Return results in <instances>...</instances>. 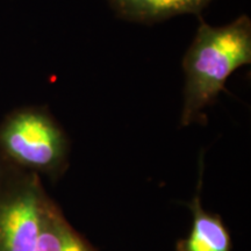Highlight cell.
<instances>
[{
	"label": "cell",
	"mask_w": 251,
	"mask_h": 251,
	"mask_svg": "<svg viewBox=\"0 0 251 251\" xmlns=\"http://www.w3.org/2000/svg\"><path fill=\"white\" fill-rule=\"evenodd\" d=\"M199 18L197 34L185 52L184 105L180 125L205 120L203 111L226 91V81L237 69L251 63V20L241 15L221 27Z\"/></svg>",
	"instance_id": "obj_1"
},
{
	"label": "cell",
	"mask_w": 251,
	"mask_h": 251,
	"mask_svg": "<svg viewBox=\"0 0 251 251\" xmlns=\"http://www.w3.org/2000/svg\"><path fill=\"white\" fill-rule=\"evenodd\" d=\"M69 152L67 133L45 106L17 108L0 122V153L18 170L57 178Z\"/></svg>",
	"instance_id": "obj_2"
},
{
	"label": "cell",
	"mask_w": 251,
	"mask_h": 251,
	"mask_svg": "<svg viewBox=\"0 0 251 251\" xmlns=\"http://www.w3.org/2000/svg\"><path fill=\"white\" fill-rule=\"evenodd\" d=\"M47 196L40 177L18 171L0 192V251H35Z\"/></svg>",
	"instance_id": "obj_3"
},
{
	"label": "cell",
	"mask_w": 251,
	"mask_h": 251,
	"mask_svg": "<svg viewBox=\"0 0 251 251\" xmlns=\"http://www.w3.org/2000/svg\"><path fill=\"white\" fill-rule=\"evenodd\" d=\"M198 193L188 203L192 213V229L187 237L177 242V251H231V240L227 227L219 215L205 211L201 202L202 175L199 176Z\"/></svg>",
	"instance_id": "obj_4"
},
{
	"label": "cell",
	"mask_w": 251,
	"mask_h": 251,
	"mask_svg": "<svg viewBox=\"0 0 251 251\" xmlns=\"http://www.w3.org/2000/svg\"><path fill=\"white\" fill-rule=\"evenodd\" d=\"M113 11L125 20L151 25L176 15L201 12L213 0H108Z\"/></svg>",
	"instance_id": "obj_5"
},
{
	"label": "cell",
	"mask_w": 251,
	"mask_h": 251,
	"mask_svg": "<svg viewBox=\"0 0 251 251\" xmlns=\"http://www.w3.org/2000/svg\"><path fill=\"white\" fill-rule=\"evenodd\" d=\"M35 251H96L64 218L59 207L47 194L40 215Z\"/></svg>",
	"instance_id": "obj_6"
},
{
	"label": "cell",
	"mask_w": 251,
	"mask_h": 251,
	"mask_svg": "<svg viewBox=\"0 0 251 251\" xmlns=\"http://www.w3.org/2000/svg\"><path fill=\"white\" fill-rule=\"evenodd\" d=\"M18 171L20 170H18L13 165L9 164L4 157L1 156V153H0V192L4 190L6 185L8 184V181L14 177V175Z\"/></svg>",
	"instance_id": "obj_7"
}]
</instances>
